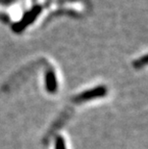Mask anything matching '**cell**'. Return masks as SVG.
Masks as SVG:
<instances>
[{"mask_svg":"<svg viewBox=\"0 0 148 149\" xmlns=\"http://www.w3.org/2000/svg\"><path fill=\"white\" fill-rule=\"evenodd\" d=\"M45 88L49 93H55L58 90L57 78L52 69H49L45 72Z\"/></svg>","mask_w":148,"mask_h":149,"instance_id":"7a4b0ae2","label":"cell"},{"mask_svg":"<svg viewBox=\"0 0 148 149\" xmlns=\"http://www.w3.org/2000/svg\"><path fill=\"white\" fill-rule=\"evenodd\" d=\"M147 57L146 56H143V58L142 59H140V60H138V62L135 63V66H136L137 68H142L143 65H146V63H147Z\"/></svg>","mask_w":148,"mask_h":149,"instance_id":"277c9868","label":"cell"},{"mask_svg":"<svg viewBox=\"0 0 148 149\" xmlns=\"http://www.w3.org/2000/svg\"><path fill=\"white\" fill-rule=\"evenodd\" d=\"M107 93H108V91H107V88L105 86H98V87L91 88L90 91H86L84 93L78 94L73 98V102L82 103L85 102V101L95 99V98L104 97L107 94Z\"/></svg>","mask_w":148,"mask_h":149,"instance_id":"6da1fadb","label":"cell"},{"mask_svg":"<svg viewBox=\"0 0 148 149\" xmlns=\"http://www.w3.org/2000/svg\"><path fill=\"white\" fill-rule=\"evenodd\" d=\"M55 149H67L65 139L62 136H57L55 139Z\"/></svg>","mask_w":148,"mask_h":149,"instance_id":"3957f363","label":"cell"}]
</instances>
